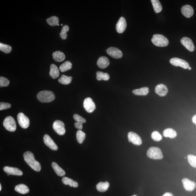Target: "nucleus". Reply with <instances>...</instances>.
<instances>
[{"label": "nucleus", "mask_w": 196, "mask_h": 196, "mask_svg": "<svg viewBox=\"0 0 196 196\" xmlns=\"http://www.w3.org/2000/svg\"><path fill=\"white\" fill-rule=\"evenodd\" d=\"M147 155L148 157L154 159H161L163 158L162 151L158 147L149 148L148 150Z\"/></svg>", "instance_id": "20e7f679"}, {"label": "nucleus", "mask_w": 196, "mask_h": 196, "mask_svg": "<svg viewBox=\"0 0 196 196\" xmlns=\"http://www.w3.org/2000/svg\"><path fill=\"white\" fill-rule=\"evenodd\" d=\"M72 68L71 62L68 61L65 62L59 67L61 72H64L70 70Z\"/></svg>", "instance_id": "7c9ffc66"}, {"label": "nucleus", "mask_w": 196, "mask_h": 196, "mask_svg": "<svg viewBox=\"0 0 196 196\" xmlns=\"http://www.w3.org/2000/svg\"><path fill=\"white\" fill-rule=\"evenodd\" d=\"M163 136L166 137L173 138L177 136V133L175 130L172 128H167L163 131Z\"/></svg>", "instance_id": "b1692460"}, {"label": "nucleus", "mask_w": 196, "mask_h": 196, "mask_svg": "<svg viewBox=\"0 0 196 196\" xmlns=\"http://www.w3.org/2000/svg\"><path fill=\"white\" fill-rule=\"evenodd\" d=\"M57 26H59V24H57Z\"/></svg>", "instance_id": "de8ad7c7"}, {"label": "nucleus", "mask_w": 196, "mask_h": 196, "mask_svg": "<svg viewBox=\"0 0 196 196\" xmlns=\"http://www.w3.org/2000/svg\"><path fill=\"white\" fill-rule=\"evenodd\" d=\"M110 65L109 60L107 57H101L99 58L97 61V65L100 68L104 69L106 68Z\"/></svg>", "instance_id": "6ab92c4d"}, {"label": "nucleus", "mask_w": 196, "mask_h": 196, "mask_svg": "<svg viewBox=\"0 0 196 196\" xmlns=\"http://www.w3.org/2000/svg\"><path fill=\"white\" fill-rule=\"evenodd\" d=\"M1 184H0V191H1Z\"/></svg>", "instance_id": "c03bdc74"}, {"label": "nucleus", "mask_w": 196, "mask_h": 196, "mask_svg": "<svg viewBox=\"0 0 196 196\" xmlns=\"http://www.w3.org/2000/svg\"><path fill=\"white\" fill-rule=\"evenodd\" d=\"M162 196H174L173 195V194L172 193H170V192H166V193H164V195Z\"/></svg>", "instance_id": "79ce46f5"}, {"label": "nucleus", "mask_w": 196, "mask_h": 196, "mask_svg": "<svg viewBox=\"0 0 196 196\" xmlns=\"http://www.w3.org/2000/svg\"><path fill=\"white\" fill-rule=\"evenodd\" d=\"M156 94L159 96L163 97L165 96L168 92V89L167 87L164 84H159L156 85L155 89Z\"/></svg>", "instance_id": "f3484780"}, {"label": "nucleus", "mask_w": 196, "mask_h": 196, "mask_svg": "<svg viewBox=\"0 0 196 196\" xmlns=\"http://www.w3.org/2000/svg\"><path fill=\"white\" fill-rule=\"evenodd\" d=\"M188 161L191 166L196 168V156L192 154H189L187 156Z\"/></svg>", "instance_id": "c9c22d12"}, {"label": "nucleus", "mask_w": 196, "mask_h": 196, "mask_svg": "<svg viewBox=\"0 0 196 196\" xmlns=\"http://www.w3.org/2000/svg\"><path fill=\"white\" fill-rule=\"evenodd\" d=\"M3 124L4 128L8 131L13 132L16 131V125L15 121L11 116H8L5 118Z\"/></svg>", "instance_id": "39448f33"}, {"label": "nucleus", "mask_w": 196, "mask_h": 196, "mask_svg": "<svg viewBox=\"0 0 196 196\" xmlns=\"http://www.w3.org/2000/svg\"><path fill=\"white\" fill-rule=\"evenodd\" d=\"M83 123H81L76 122L75 123V126L77 129L81 130L83 129Z\"/></svg>", "instance_id": "a19ab883"}, {"label": "nucleus", "mask_w": 196, "mask_h": 196, "mask_svg": "<svg viewBox=\"0 0 196 196\" xmlns=\"http://www.w3.org/2000/svg\"><path fill=\"white\" fill-rule=\"evenodd\" d=\"M61 26H62V25H62V24H61Z\"/></svg>", "instance_id": "09e8293b"}, {"label": "nucleus", "mask_w": 196, "mask_h": 196, "mask_svg": "<svg viewBox=\"0 0 196 196\" xmlns=\"http://www.w3.org/2000/svg\"><path fill=\"white\" fill-rule=\"evenodd\" d=\"M127 27V23L126 19L123 17L120 18L116 25L117 32L121 34L126 30Z\"/></svg>", "instance_id": "f8f14e48"}, {"label": "nucleus", "mask_w": 196, "mask_h": 196, "mask_svg": "<svg viewBox=\"0 0 196 196\" xmlns=\"http://www.w3.org/2000/svg\"><path fill=\"white\" fill-rule=\"evenodd\" d=\"M52 57L54 60L58 62L63 61L65 58V54L60 51L54 52L52 54Z\"/></svg>", "instance_id": "aec40b11"}, {"label": "nucleus", "mask_w": 196, "mask_h": 196, "mask_svg": "<svg viewBox=\"0 0 196 196\" xmlns=\"http://www.w3.org/2000/svg\"><path fill=\"white\" fill-rule=\"evenodd\" d=\"M170 62L174 66L180 67L184 69H188L189 67V64L186 61L177 57H174L171 59Z\"/></svg>", "instance_id": "0eeeda50"}, {"label": "nucleus", "mask_w": 196, "mask_h": 196, "mask_svg": "<svg viewBox=\"0 0 196 196\" xmlns=\"http://www.w3.org/2000/svg\"><path fill=\"white\" fill-rule=\"evenodd\" d=\"M133 93L137 95H146L149 92V89L148 87H143L140 89H136L133 90Z\"/></svg>", "instance_id": "393cba45"}, {"label": "nucleus", "mask_w": 196, "mask_h": 196, "mask_svg": "<svg viewBox=\"0 0 196 196\" xmlns=\"http://www.w3.org/2000/svg\"><path fill=\"white\" fill-rule=\"evenodd\" d=\"M83 106L86 111L89 113H92L95 109L94 102L90 98H87L84 100Z\"/></svg>", "instance_id": "1a4fd4ad"}, {"label": "nucleus", "mask_w": 196, "mask_h": 196, "mask_svg": "<svg viewBox=\"0 0 196 196\" xmlns=\"http://www.w3.org/2000/svg\"><path fill=\"white\" fill-rule=\"evenodd\" d=\"M69 30V27L68 26H64L62 28L61 31L60 32V36L61 38L63 40H65L67 38V32Z\"/></svg>", "instance_id": "f704fd0d"}, {"label": "nucleus", "mask_w": 196, "mask_h": 196, "mask_svg": "<svg viewBox=\"0 0 196 196\" xmlns=\"http://www.w3.org/2000/svg\"><path fill=\"white\" fill-rule=\"evenodd\" d=\"M43 141L44 144L52 150H57L58 149V147L57 144L48 135H44L43 137Z\"/></svg>", "instance_id": "ddd939ff"}, {"label": "nucleus", "mask_w": 196, "mask_h": 196, "mask_svg": "<svg viewBox=\"0 0 196 196\" xmlns=\"http://www.w3.org/2000/svg\"><path fill=\"white\" fill-rule=\"evenodd\" d=\"M109 186V183L108 182H100L97 184L96 188L99 192H106Z\"/></svg>", "instance_id": "bb28decb"}, {"label": "nucleus", "mask_w": 196, "mask_h": 196, "mask_svg": "<svg viewBox=\"0 0 196 196\" xmlns=\"http://www.w3.org/2000/svg\"><path fill=\"white\" fill-rule=\"evenodd\" d=\"M62 182L65 185H69L71 187H77L78 186V184L76 182L71 179L67 177H64L62 179Z\"/></svg>", "instance_id": "a878e982"}, {"label": "nucleus", "mask_w": 196, "mask_h": 196, "mask_svg": "<svg viewBox=\"0 0 196 196\" xmlns=\"http://www.w3.org/2000/svg\"><path fill=\"white\" fill-rule=\"evenodd\" d=\"M182 182L184 189L186 190L192 192L195 189L196 184L194 181H190L187 178H184L182 179Z\"/></svg>", "instance_id": "2eb2a0df"}, {"label": "nucleus", "mask_w": 196, "mask_h": 196, "mask_svg": "<svg viewBox=\"0 0 196 196\" xmlns=\"http://www.w3.org/2000/svg\"><path fill=\"white\" fill-rule=\"evenodd\" d=\"M151 137L152 139L156 141H159L162 139V136L159 132L155 131L151 133Z\"/></svg>", "instance_id": "e433bc0d"}, {"label": "nucleus", "mask_w": 196, "mask_h": 196, "mask_svg": "<svg viewBox=\"0 0 196 196\" xmlns=\"http://www.w3.org/2000/svg\"><path fill=\"white\" fill-rule=\"evenodd\" d=\"M128 140L133 144L139 146L142 143L141 138L136 133L133 131L129 132L128 135Z\"/></svg>", "instance_id": "9d476101"}, {"label": "nucleus", "mask_w": 196, "mask_h": 196, "mask_svg": "<svg viewBox=\"0 0 196 196\" xmlns=\"http://www.w3.org/2000/svg\"><path fill=\"white\" fill-rule=\"evenodd\" d=\"M52 167L55 171L56 174L60 177H62L65 176V172L64 170L58 165V164L55 162L52 163Z\"/></svg>", "instance_id": "5701e85b"}, {"label": "nucleus", "mask_w": 196, "mask_h": 196, "mask_svg": "<svg viewBox=\"0 0 196 196\" xmlns=\"http://www.w3.org/2000/svg\"><path fill=\"white\" fill-rule=\"evenodd\" d=\"M192 122L196 125V115H194L192 119Z\"/></svg>", "instance_id": "37998d69"}, {"label": "nucleus", "mask_w": 196, "mask_h": 196, "mask_svg": "<svg viewBox=\"0 0 196 196\" xmlns=\"http://www.w3.org/2000/svg\"><path fill=\"white\" fill-rule=\"evenodd\" d=\"M23 157L25 161L32 169L37 172H40L41 169L40 164L35 159L33 154L31 151L24 153Z\"/></svg>", "instance_id": "f257e3e1"}, {"label": "nucleus", "mask_w": 196, "mask_h": 196, "mask_svg": "<svg viewBox=\"0 0 196 196\" xmlns=\"http://www.w3.org/2000/svg\"><path fill=\"white\" fill-rule=\"evenodd\" d=\"M106 51L108 55L112 57L113 58L118 59L121 58L123 57L122 52L117 48L110 47Z\"/></svg>", "instance_id": "9b49d317"}, {"label": "nucleus", "mask_w": 196, "mask_h": 196, "mask_svg": "<svg viewBox=\"0 0 196 196\" xmlns=\"http://www.w3.org/2000/svg\"><path fill=\"white\" fill-rule=\"evenodd\" d=\"M72 79V77L62 75L58 80V81L59 83L62 84L68 85L71 82Z\"/></svg>", "instance_id": "c756f323"}, {"label": "nucleus", "mask_w": 196, "mask_h": 196, "mask_svg": "<svg viewBox=\"0 0 196 196\" xmlns=\"http://www.w3.org/2000/svg\"><path fill=\"white\" fill-rule=\"evenodd\" d=\"M85 134L84 132L82 131L81 130H79L77 131L76 133V138L77 141L81 144L83 143L84 140L85 138Z\"/></svg>", "instance_id": "473e14b6"}, {"label": "nucleus", "mask_w": 196, "mask_h": 196, "mask_svg": "<svg viewBox=\"0 0 196 196\" xmlns=\"http://www.w3.org/2000/svg\"><path fill=\"white\" fill-rule=\"evenodd\" d=\"M15 190L19 193L24 194L29 192V189L27 186L24 184H21L16 185L15 188Z\"/></svg>", "instance_id": "4be33fe9"}, {"label": "nucleus", "mask_w": 196, "mask_h": 196, "mask_svg": "<svg viewBox=\"0 0 196 196\" xmlns=\"http://www.w3.org/2000/svg\"><path fill=\"white\" fill-rule=\"evenodd\" d=\"M17 120L18 122L21 127L24 129H26L29 127L30 123L29 118L23 113H19L17 116Z\"/></svg>", "instance_id": "6e6552de"}, {"label": "nucleus", "mask_w": 196, "mask_h": 196, "mask_svg": "<svg viewBox=\"0 0 196 196\" xmlns=\"http://www.w3.org/2000/svg\"><path fill=\"white\" fill-rule=\"evenodd\" d=\"M73 118L77 122H79L82 123L86 122V120L85 118L77 114H75L73 115Z\"/></svg>", "instance_id": "58836bf2"}, {"label": "nucleus", "mask_w": 196, "mask_h": 196, "mask_svg": "<svg viewBox=\"0 0 196 196\" xmlns=\"http://www.w3.org/2000/svg\"><path fill=\"white\" fill-rule=\"evenodd\" d=\"M49 75L54 79L57 78L60 75L58 68L54 64H52L50 66Z\"/></svg>", "instance_id": "412c9836"}, {"label": "nucleus", "mask_w": 196, "mask_h": 196, "mask_svg": "<svg viewBox=\"0 0 196 196\" xmlns=\"http://www.w3.org/2000/svg\"><path fill=\"white\" fill-rule=\"evenodd\" d=\"M53 128L57 134L61 136L65 134V124L60 120H57L54 122Z\"/></svg>", "instance_id": "423d86ee"}, {"label": "nucleus", "mask_w": 196, "mask_h": 196, "mask_svg": "<svg viewBox=\"0 0 196 196\" xmlns=\"http://www.w3.org/2000/svg\"><path fill=\"white\" fill-rule=\"evenodd\" d=\"M3 170L6 173L12 175L21 176L23 175L22 171L16 167L5 166L3 168Z\"/></svg>", "instance_id": "dca6fc26"}, {"label": "nucleus", "mask_w": 196, "mask_h": 196, "mask_svg": "<svg viewBox=\"0 0 196 196\" xmlns=\"http://www.w3.org/2000/svg\"><path fill=\"white\" fill-rule=\"evenodd\" d=\"M10 81L8 79L3 77H0V87H7L9 85Z\"/></svg>", "instance_id": "4c0bfd02"}, {"label": "nucleus", "mask_w": 196, "mask_h": 196, "mask_svg": "<svg viewBox=\"0 0 196 196\" xmlns=\"http://www.w3.org/2000/svg\"><path fill=\"white\" fill-rule=\"evenodd\" d=\"M188 69H189V70H191V69H192V68H191L190 67H189V68H188Z\"/></svg>", "instance_id": "a18cd8bd"}, {"label": "nucleus", "mask_w": 196, "mask_h": 196, "mask_svg": "<svg viewBox=\"0 0 196 196\" xmlns=\"http://www.w3.org/2000/svg\"><path fill=\"white\" fill-rule=\"evenodd\" d=\"M11 107V105L9 103L1 102L0 103V110L8 109Z\"/></svg>", "instance_id": "ea45409f"}, {"label": "nucleus", "mask_w": 196, "mask_h": 196, "mask_svg": "<svg viewBox=\"0 0 196 196\" xmlns=\"http://www.w3.org/2000/svg\"><path fill=\"white\" fill-rule=\"evenodd\" d=\"M46 22L50 26H57V24H59V19L57 16H52L46 20Z\"/></svg>", "instance_id": "2f4dec72"}, {"label": "nucleus", "mask_w": 196, "mask_h": 196, "mask_svg": "<svg viewBox=\"0 0 196 196\" xmlns=\"http://www.w3.org/2000/svg\"><path fill=\"white\" fill-rule=\"evenodd\" d=\"M151 1L155 12L156 13L161 12L162 10V8L159 1L158 0H151Z\"/></svg>", "instance_id": "cd10ccee"}, {"label": "nucleus", "mask_w": 196, "mask_h": 196, "mask_svg": "<svg viewBox=\"0 0 196 196\" xmlns=\"http://www.w3.org/2000/svg\"><path fill=\"white\" fill-rule=\"evenodd\" d=\"M96 79L98 81L102 80L108 81L109 79V75L107 73H104L103 72L98 71L96 72Z\"/></svg>", "instance_id": "c85d7f7f"}, {"label": "nucleus", "mask_w": 196, "mask_h": 196, "mask_svg": "<svg viewBox=\"0 0 196 196\" xmlns=\"http://www.w3.org/2000/svg\"><path fill=\"white\" fill-rule=\"evenodd\" d=\"M151 41L154 45L158 47H166L169 44V41L167 38L160 34L154 35Z\"/></svg>", "instance_id": "7ed1b4c3"}, {"label": "nucleus", "mask_w": 196, "mask_h": 196, "mask_svg": "<svg viewBox=\"0 0 196 196\" xmlns=\"http://www.w3.org/2000/svg\"><path fill=\"white\" fill-rule=\"evenodd\" d=\"M37 99L42 103H49L55 100V96L53 92L49 90H43L37 93Z\"/></svg>", "instance_id": "f03ea898"}, {"label": "nucleus", "mask_w": 196, "mask_h": 196, "mask_svg": "<svg viewBox=\"0 0 196 196\" xmlns=\"http://www.w3.org/2000/svg\"><path fill=\"white\" fill-rule=\"evenodd\" d=\"M132 196H137V195H133Z\"/></svg>", "instance_id": "49530a36"}, {"label": "nucleus", "mask_w": 196, "mask_h": 196, "mask_svg": "<svg viewBox=\"0 0 196 196\" xmlns=\"http://www.w3.org/2000/svg\"><path fill=\"white\" fill-rule=\"evenodd\" d=\"M12 50V47L11 46L2 43H0V50L1 51L8 54L10 53Z\"/></svg>", "instance_id": "72a5a7b5"}, {"label": "nucleus", "mask_w": 196, "mask_h": 196, "mask_svg": "<svg viewBox=\"0 0 196 196\" xmlns=\"http://www.w3.org/2000/svg\"><path fill=\"white\" fill-rule=\"evenodd\" d=\"M181 12L186 17L189 18L193 15L194 11L192 6L189 5H186L182 7Z\"/></svg>", "instance_id": "a211bd4d"}, {"label": "nucleus", "mask_w": 196, "mask_h": 196, "mask_svg": "<svg viewBox=\"0 0 196 196\" xmlns=\"http://www.w3.org/2000/svg\"><path fill=\"white\" fill-rule=\"evenodd\" d=\"M181 41L182 45L189 51L192 52L194 50L195 47L190 39L187 37H184L181 39Z\"/></svg>", "instance_id": "4468645a"}]
</instances>
